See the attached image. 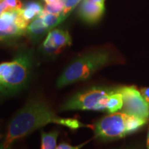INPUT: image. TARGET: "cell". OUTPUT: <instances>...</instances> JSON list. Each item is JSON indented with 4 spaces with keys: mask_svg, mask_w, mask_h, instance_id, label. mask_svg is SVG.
I'll list each match as a JSON object with an SVG mask.
<instances>
[{
    "mask_svg": "<svg viewBox=\"0 0 149 149\" xmlns=\"http://www.w3.org/2000/svg\"><path fill=\"white\" fill-rule=\"evenodd\" d=\"M48 124H59L72 130L85 126L76 119L57 116L47 103L33 99L11 119L0 148H9L15 141Z\"/></svg>",
    "mask_w": 149,
    "mask_h": 149,
    "instance_id": "cell-1",
    "label": "cell"
},
{
    "mask_svg": "<svg viewBox=\"0 0 149 149\" xmlns=\"http://www.w3.org/2000/svg\"><path fill=\"white\" fill-rule=\"evenodd\" d=\"M33 49L23 47L10 61L0 64V102L22 91L31 79L34 66Z\"/></svg>",
    "mask_w": 149,
    "mask_h": 149,
    "instance_id": "cell-2",
    "label": "cell"
},
{
    "mask_svg": "<svg viewBox=\"0 0 149 149\" xmlns=\"http://www.w3.org/2000/svg\"><path fill=\"white\" fill-rule=\"evenodd\" d=\"M110 54L106 51H96L84 54L74 59L65 68L57 79L58 88L86 80L95 72L109 63Z\"/></svg>",
    "mask_w": 149,
    "mask_h": 149,
    "instance_id": "cell-3",
    "label": "cell"
},
{
    "mask_svg": "<svg viewBox=\"0 0 149 149\" xmlns=\"http://www.w3.org/2000/svg\"><path fill=\"white\" fill-rule=\"evenodd\" d=\"M115 92L116 89L113 90L103 87H92L75 93L65 102L61 110L106 111L108 98Z\"/></svg>",
    "mask_w": 149,
    "mask_h": 149,
    "instance_id": "cell-4",
    "label": "cell"
},
{
    "mask_svg": "<svg viewBox=\"0 0 149 149\" xmlns=\"http://www.w3.org/2000/svg\"><path fill=\"white\" fill-rule=\"evenodd\" d=\"M130 115L115 112L104 117L94 126L95 135L103 140H113L124 137L129 133L128 120Z\"/></svg>",
    "mask_w": 149,
    "mask_h": 149,
    "instance_id": "cell-5",
    "label": "cell"
},
{
    "mask_svg": "<svg viewBox=\"0 0 149 149\" xmlns=\"http://www.w3.org/2000/svg\"><path fill=\"white\" fill-rule=\"evenodd\" d=\"M117 91L122 95V112L148 120L149 106L145 102L140 91H137L135 86L122 87L117 88Z\"/></svg>",
    "mask_w": 149,
    "mask_h": 149,
    "instance_id": "cell-6",
    "label": "cell"
},
{
    "mask_svg": "<svg viewBox=\"0 0 149 149\" xmlns=\"http://www.w3.org/2000/svg\"><path fill=\"white\" fill-rule=\"evenodd\" d=\"M18 10L8 9L0 14V42H8L26 33L17 22Z\"/></svg>",
    "mask_w": 149,
    "mask_h": 149,
    "instance_id": "cell-7",
    "label": "cell"
},
{
    "mask_svg": "<svg viewBox=\"0 0 149 149\" xmlns=\"http://www.w3.org/2000/svg\"><path fill=\"white\" fill-rule=\"evenodd\" d=\"M72 44V39L67 31L52 29L41 46V50L47 55H55Z\"/></svg>",
    "mask_w": 149,
    "mask_h": 149,
    "instance_id": "cell-8",
    "label": "cell"
},
{
    "mask_svg": "<svg viewBox=\"0 0 149 149\" xmlns=\"http://www.w3.org/2000/svg\"><path fill=\"white\" fill-rule=\"evenodd\" d=\"M104 12V2L98 0H83L79 8V15L87 23H95Z\"/></svg>",
    "mask_w": 149,
    "mask_h": 149,
    "instance_id": "cell-9",
    "label": "cell"
},
{
    "mask_svg": "<svg viewBox=\"0 0 149 149\" xmlns=\"http://www.w3.org/2000/svg\"><path fill=\"white\" fill-rule=\"evenodd\" d=\"M49 31L43 22L42 18L37 17L28 26L26 33L33 42L37 43L40 42Z\"/></svg>",
    "mask_w": 149,
    "mask_h": 149,
    "instance_id": "cell-10",
    "label": "cell"
},
{
    "mask_svg": "<svg viewBox=\"0 0 149 149\" xmlns=\"http://www.w3.org/2000/svg\"><path fill=\"white\" fill-rule=\"evenodd\" d=\"M58 130H53L49 133L41 132V148L54 149L57 148V139Z\"/></svg>",
    "mask_w": 149,
    "mask_h": 149,
    "instance_id": "cell-11",
    "label": "cell"
},
{
    "mask_svg": "<svg viewBox=\"0 0 149 149\" xmlns=\"http://www.w3.org/2000/svg\"><path fill=\"white\" fill-rule=\"evenodd\" d=\"M123 107V98L122 94L116 92L113 93L108 98L107 104H106V111L110 113H113L117 112L119 110L122 109Z\"/></svg>",
    "mask_w": 149,
    "mask_h": 149,
    "instance_id": "cell-12",
    "label": "cell"
},
{
    "mask_svg": "<svg viewBox=\"0 0 149 149\" xmlns=\"http://www.w3.org/2000/svg\"><path fill=\"white\" fill-rule=\"evenodd\" d=\"M39 17L42 18L44 24L49 31H51L54 27L63 22L60 14L45 13L41 14Z\"/></svg>",
    "mask_w": 149,
    "mask_h": 149,
    "instance_id": "cell-13",
    "label": "cell"
},
{
    "mask_svg": "<svg viewBox=\"0 0 149 149\" xmlns=\"http://www.w3.org/2000/svg\"><path fill=\"white\" fill-rule=\"evenodd\" d=\"M64 1L61 0H57L55 2L51 3H46L44 8V11L42 14L45 13H53V14H60L64 6Z\"/></svg>",
    "mask_w": 149,
    "mask_h": 149,
    "instance_id": "cell-14",
    "label": "cell"
},
{
    "mask_svg": "<svg viewBox=\"0 0 149 149\" xmlns=\"http://www.w3.org/2000/svg\"><path fill=\"white\" fill-rule=\"evenodd\" d=\"M81 1V0H66L64 8L60 13L62 21H64L65 19L69 15L70 13L74 10V8Z\"/></svg>",
    "mask_w": 149,
    "mask_h": 149,
    "instance_id": "cell-15",
    "label": "cell"
},
{
    "mask_svg": "<svg viewBox=\"0 0 149 149\" xmlns=\"http://www.w3.org/2000/svg\"><path fill=\"white\" fill-rule=\"evenodd\" d=\"M22 8L31 9V10L35 11L36 13L38 14L39 16L44 11V8L42 7V4L40 3L37 2V1H29V2H26L24 3Z\"/></svg>",
    "mask_w": 149,
    "mask_h": 149,
    "instance_id": "cell-16",
    "label": "cell"
},
{
    "mask_svg": "<svg viewBox=\"0 0 149 149\" xmlns=\"http://www.w3.org/2000/svg\"><path fill=\"white\" fill-rule=\"evenodd\" d=\"M7 3L8 9L12 10H19L22 8V4L20 0H5Z\"/></svg>",
    "mask_w": 149,
    "mask_h": 149,
    "instance_id": "cell-17",
    "label": "cell"
},
{
    "mask_svg": "<svg viewBox=\"0 0 149 149\" xmlns=\"http://www.w3.org/2000/svg\"><path fill=\"white\" fill-rule=\"evenodd\" d=\"M86 144V142L84 143V144H81V145H79V146H71V145H70L69 144H68V143H66V142H62L61 143V144H59L58 146H57V149H77V148H81L84 145H85Z\"/></svg>",
    "mask_w": 149,
    "mask_h": 149,
    "instance_id": "cell-18",
    "label": "cell"
},
{
    "mask_svg": "<svg viewBox=\"0 0 149 149\" xmlns=\"http://www.w3.org/2000/svg\"><path fill=\"white\" fill-rule=\"evenodd\" d=\"M140 93L141 95L143 97V98L144 99L145 102H146L149 106V87H148V88H141Z\"/></svg>",
    "mask_w": 149,
    "mask_h": 149,
    "instance_id": "cell-19",
    "label": "cell"
},
{
    "mask_svg": "<svg viewBox=\"0 0 149 149\" xmlns=\"http://www.w3.org/2000/svg\"><path fill=\"white\" fill-rule=\"evenodd\" d=\"M8 5H7V3L6 2L5 0H3L2 2L0 3V14H1L3 11L8 10Z\"/></svg>",
    "mask_w": 149,
    "mask_h": 149,
    "instance_id": "cell-20",
    "label": "cell"
},
{
    "mask_svg": "<svg viewBox=\"0 0 149 149\" xmlns=\"http://www.w3.org/2000/svg\"><path fill=\"white\" fill-rule=\"evenodd\" d=\"M147 148H149V128H148V135H147V143H146Z\"/></svg>",
    "mask_w": 149,
    "mask_h": 149,
    "instance_id": "cell-21",
    "label": "cell"
},
{
    "mask_svg": "<svg viewBox=\"0 0 149 149\" xmlns=\"http://www.w3.org/2000/svg\"><path fill=\"white\" fill-rule=\"evenodd\" d=\"M44 1L46 3H53V2H55V1H57V0H44Z\"/></svg>",
    "mask_w": 149,
    "mask_h": 149,
    "instance_id": "cell-22",
    "label": "cell"
}]
</instances>
